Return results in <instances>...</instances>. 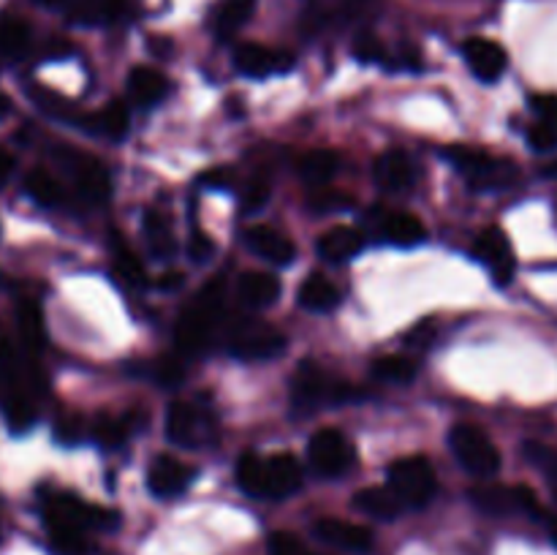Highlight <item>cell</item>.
I'll return each mask as SVG.
<instances>
[{"label": "cell", "instance_id": "obj_1", "mask_svg": "<svg viewBox=\"0 0 557 555\" xmlns=\"http://www.w3.org/2000/svg\"><path fill=\"white\" fill-rule=\"evenodd\" d=\"M44 520H47V531L52 533L49 539L58 553L82 555L90 550L87 531L107 528L112 522V515L107 509L74 498V495H54L44 506Z\"/></svg>", "mask_w": 557, "mask_h": 555}, {"label": "cell", "instance_id": "obj_2", "mask_svg": "<svg viewBox=\"0 0 557 555\" xmlns=\"http://www.w3.org/2000/svg\"><path fill=\"white\" fill-rule=\"evenodd\" d=\"M223 308V283L212 281L196 294L194 305L183 310L177 321V346L185 354H196L207 346L210 341V332L215 326L218 316Z\"/></svg>", "mask_w": 557, "mask_h": 555}, {"label": "cell", "instance_id": "obj_3", "mask_svg": "<svg viewBox=\"0 0 557 555\" xmlns=\"http://www.w3.org/2000/svg\"><path fill=\"white\" fill-rule=\"evenodd\" d=\"M386 473H389V490L400 498L403 506L422 509L433 501L438 482H435V471L428 457H400V460L392 462Z\"/></svg>", "mask_w": 557, "mask_h": 555}, {"label": "cell", "instance_id": "obj_4", "mask_svg": "<svg viewBox=\"0 0 557 555\" xmlns=\"http://www.w3.org/2000/svg\"><path fill=\"white\" fill-rule=\"evenodd\" d=\"M449 161L466 174L468 185L476 190H500L517 180L515 163L484 150H473V147H455L449 150Z\"/></svg>", "mask_w": 557, "mask_h": 555}, {"label": "cell", "instance_id": "obj_5", "mask_svg": "<svg viewBox=\"0 0 557 555\" xmlns=\"http://www.w3.org/2000/svg\"><path fill=\"white\" fill-rule=\"evenodd\" d=\"M451 452H455L457 462L466 468L473 477H493L500 471V452L498 446L490 441V435L484 433L476 424H455L449 433Z\"/></svg>", "mask_w": 557, "mask_h": 555}, {"label": "cell", "instance_id": "obj_6", "mask_svg": "<svg viewBox=\"0 0 557 555\" xmlns=\"http://www.w3.org/2000/svg\"><path fill=\"white\" fill-rule=\"evenodd\" d=\"M308 460L321 477H341L354 466V444L335 428L319 430L308 444Z\"/></svg>", "mask_w": 557, "mask_h": 555}, {"label": "cell", "instance_id": "obj_7", "mask_svg": "<svg viewBox=\"0 0 557 555\" xmlns=\"http://www.w3.org/2000/svg\"><path fill=\"white\" fill-rule=\"evenodd\" d=\"M166 435L172 444L185 446V449H194V446L210 444L212 435H215V424H212L210 414L199 411L190 403H172L166 414Z\"/></svg>", "mask_w": 557, "mask_h": 555}, {"label": "cell", "instance_id": "obj_8", "mask_svg": "<svg viewBox=\"0 0 557 555\" xmlns=\"http://www.w3.org/2000/svg\"><path fill=\"white\" fill-rule=\"evenodd\" d=\"M294 400L302 403V406H315V403H337L346 400L351 395L346 381L335 379L326 370L315 368L313 362L302 365L294 375V386H292Z\"/></svg>", "mask_w": 557, "mask_h": 555}, {"label": "cell", "instance_id": "obj_9", "mask_svg": "<svg viewBox=\"0 0 557 555\" xmlns=\"http://www.w3.org/2000/svg\"><path fill=\"white\" fill-rule=\"evenodd\" d=\"M471 501L487 515H511V511H531L539 515L542 506H539L536 493L525 484H517V488H506V484H482V488L471 490Z\"/></svg>", "mask_w": 557, "mask_h": 555}, {"label": "cell", "instance_id": "obj_10", "mask_svg": "<svg viewBox=\"0 0 557 555\" xmlns=\"http://www.w3.org/2000/svg\"><path fill=\"white\" fill-rule=\"evenodd\" d=\"M286 348V337L283 332L272 330L267 324H239L232 332V354L245 359V362H261V359H272Z\"/></svg>", "mask_w": 557, "mask_h": 555}, {"label": "cell", "instance_id": "obj_11", "mask_svg": "<svg viewBox=\"0 0 557 555\" xmlns=\"http://www.w3.org/2000/svg\"><path fill=\"white\" fill-rule=\"evenodd\" d=\"M476 256L490 267V272H493L498 286H506V283L515 278V270H517L515 250H511L509 237H506L498 226L484 229V234L476 243Z\"/></svg>", "mask_w": 557, "mask_h": 555}, {"label": "cell", "instance_id": "obj_12", "mask_svg": "<svg viewBox=\"0 0 557 555\" xmlns=\"http://www.w3.org/2000/svg\"><path fill=\"white\" fill-rule=\"evenodd\" d=\"M196 471L190 466H185L183 460L172 455H158L150 462V471H147V488L158 498H174V495L185 493L190 482H194Z\"/></svg>", "mask_w": 557, "mask_h": 555}, {"label": "cell", "instance_id": "obj_13", "mask_svg": "<svg viewBox=\"0 0 557 555\" xmlns=\"http://www.w3.org/2000/svg\"><path fill=\"white\" fill-rule=\"evenodd\" d=\"M462 54H466L468 69L473 71V76L482 82H498L504 76L509 58H506V49L500 44L490 41V38H468L462 44Z\"/></svg>", "mask_w": 557, "mask_h": 555}, {"label": "cell", "instance_id": "obj_14", "mask_svg": "<svg viewBox=\"0 0 557 555\" xmlns=\"http://www.w3.org/2000/svg\"><path fill=\"white\" fill-rule=\"evenodd\" d=\"M313 533L321 542L332 544L337 550H348V553H368L373 547V533H370V528L348 520H337V517H321L313 526Z\"/></svg>", "mask_w": 557, "mask_h": 555}, {"label": "cell", "instance_id": "obj_15", "mask_svg": "<svg viewBox=\"0 0 557 555\" xmlns=\"http://www.w3.org/2000/svg\"><path fill=\"white\" fill-rule=\"evenodd\" d=\"M234 63L237 69L243 71L245 76H272V74H283L294 65V58L288 52H281V49H270L261 47V44H243L234 54Z\"/></svg>", "mask_w": 557, "mask_h": 555}, {"label": "cell", "instance_id": "obj_16", "mask_svg": "<svg viewBox=\"0 0 557 555\" xmlns=\"http://www.w3.org/2000/svg\"><path fill=\"white\" fill-rule=\"evenodd\" d=\"M302 484V466L294 455L281 452L267 457V498H286Z\"/></svg>", "mask_w": 557, "mask_h": 555}, {"label": "cell", "instance_id": "obj_17", "mask_svg": "<svg viewBox=\"0 0 557 555\" xmlns=\"http://www.w3.org/2000/svg\"><path fill=\"white\" fill-rule=\"evenodd\" d=\"M71 174H74V183H76V190H79V196L90 201V205H98V201H103L109 196V174L96 158L74 156Z\"/></svg>", "mask_w": 557, "mask_h": 555}, {"label": "cell", "instance_id": "obj_18", "mask_svg": "<svg viewBox=\"0 0 557 555\" xmlns=\"http://www.w3.org/2000/svg\"><path fill=\"white\" fill-rule=\"evenodd\" d=\"M248 245L261 256V259L270 261V264H292L294 256H297V248H294L292 239L270 226L250 229Z\"/></svg>", "mask_w": 557, "mask_h": 555}, {"label": "cell", "instance_id": "obj_19", "mask_svg": "<svg viewBox=\"0 0 557 555\" xmlns=\"http://www.w3.org/2000/svg\"><path fill=\"white\" fill-rule=\"evenodd\" d=\"M417 172H413V163L408 161L406 152L392 150L375 161V183L386 190H406L411 188Z\"/></svg>", "mask_w": 557, "mask_h": 555}, {"label": "cell", "instance_id": "obj_20", "mask_svg": "<svg viewBox=\"0 0 557 555\" xmlns=\"http://www.w3.org/2000/svg\"><path fill=\"white\" fill-rule=\"evenodd\" d=\"M128 90L131 98L141 107H152V103L161 101L169 90V82L161 71L150 69V65H136L128 76Z\"/></svg>", "mask_w": 557, "mask_h": 555}, {"label": "cell", "instance_id": "obj_21", "mask_svg": "<svg viewBox=\"0 0 557 555\" xmlns=\"http://www.w3.org/2000/svg\"><path fill=\"white\" fill-rule=\"evenodd\" d=\"M299 305L313 310V313H326V310L341 305V292H337V286L330 278L313 272V275L305 278V283L299 286Z\"/></svg>", "mask_w": 557, "mask_h": 555}, {"label": "cell", "instance_id": "obj_22", "mask_svg": "<svg viewBox=\"0 0 557 555\" xmlns=\"http://www.w3.org/2000/svg\"><path fill=\"white\" fill-rule=\"evenodd\" d=\"M359 248H362V234L351 226L330 229V232L321 234L319 239V254L324 256L326 261H335V264L354 259V256L359 254Z\"/></svg>", "mask_w": 557, "mask_h": 555}, {"label": "cell", "instance_id": "obj_23", "mask_svg": "<svg viewBox=\"0 0 557 555\" xmlns=\"http://www.w3.org/2000/svg\"><path fill=\"white\" fill-rule=\"evenodd\" d=\"M239 297L250 308H270L281 297V281L275 275H270V272H245L239 278Z\"/></svg>", "mask_w": 557, "mask_h": 555}, {"label": "cell", "instance_id": "obj_24", "mask_svg": "<svg viewBox=\"0 0 557 555\" xmlns=\"http://www.w3.org/2000/svg\"><path fill=\"white\" fill-rule=\"evenodd\" d=\"M237 488L250 498H267V457L245 452L237 460Z\"/></svg>", "mask_w": 557, "mask_h": 555}, {"label": "cell", "instance_id": "obj_25", "mask_svg": "<svg viewBox=\"0 0 557 555\" xmlns=\"http://www.w3.org/2000/svg\"><path fill=\"white\" fill-rule=\"evenodd\" d=\"M357 509H362L364 515L375 517V520H395L403 511L400 498L392 493L389 488H364L359 490L357 498H354Z\"/></svg>", "mask_w": 557, "mask_h": 555}, {"label": "cell", "instance_id": "obj_26", "mask_svg": "<svg viewBox=\"0 0 557 555\" xmlns=\"http://www.w3.org/2000/svg\"><path fill=\"white\" fill-rule=\"evenodd\" d=\"M384 234L389 243L400 245V248H411V245L424 243L428 229H424V223L413 212H395V215L386 218Z\"/></svg>", "mask_w": 557, "mask_h": 555}, {"label": "cell", "instance_id": "obj_27", "mask_svg": "<svg viewBox=\"0 0 557 555\" xmlns=\"http://www.w3.org/2000/svg\"><path fill=\"white\" fill-rule=\"evenodd\" d=\"M256 11V0H221L215 11V30L221 38L234 36L245 22L250 20V14Z\"/></svg>", "mask_w": 557, "mask_h": 555}, {"label": "cell", "instance_id": "obj_28", "mask_svg": "<svg viewBox=\"0 0 557 555\" xmlns=\"http://www.w3.org/2000/svg\"><path fill=\"white\" fill-rule=\"evenodd\" d=\"M63 9L71 20L85 22V25H101L109 22L120 9V0H63Z\"/></svg>", "mask_w": 557, "mask_h": 555}, {"label": "cell", "instance_id": "obj_29", "mask_svg": "<svg viewBox=\"0 0 557 555\" xmlns=\"http://www.w3.org/2000/svg\"><path fill=\"white\" fill-rule=\"evenodd\" d=\"M337 166H341L337 152L313 150L308 152V156H302V161H299V174H302L310 185H324L335 177Z\"/></svg>", "mask_w": 557, "mask_h": 555}, {"label": "cell", "instance_id": "obj_30", "mask_svg": "<svg viewBox=\"0 0 557 555\" xmlns=\"http://www.w3.org/2000/svg\"><path fill=\"white\" fill-rule=\"evenodd\" d=\"M145 239L147 248L156 259H169L174 254V237H172V226L163 215L158 212H147L145 215Z\"/></svg>", "mask_w": 557, "mask_h": 555}, {"label": "cell", "instance_id": "obj_31", "mask_svg": "<svg viewBox=\"0 0 557 555\" xmlns=\"http://www.w3.org/2000/svg\"><path fill=\"white\" fill-rule=\"evenodd\" d=\"M25 190L33 201H38L41 207H54L63 199V190H60V183L44 169H33L25 177Z\"/></svg>", "mask_w": 557, "mask_h": 555}, {"label": "cell", "instance_id": "obj_32", "mask_svg": "<svg viewBox=\"0 0 557 555\" xmlns=\"http://www.w3.org/2000/svg\"><path fill=\"white\" fill-rule=\"evenodd\" d=\"M128 123L131 118L123 101H112L107 109L90 118V125H96L98 134H107L109 139H123L128 134Z\"/></svg>", "mask_w": 557, "mask_h": 555}, {"label": "cell", "instance_id": "obj_33", "mask_svg": "<svg viewBox=\"0 0 557 555\" xmlns=\"http://www.w3.org/2000/svg\"><path fill=\"white\" fill-rule=\"evenodd\" d=\"M16 319H20V335L25 341V346L33 348V351L41 348L44 341H47V330H44V316L38 310V305L22 303Z\"/></svg>", "mask_w": 557, "mask_h": 555}, {"label": "cell", "instance_id": "obj_34", "mask_svg": "<svg viewBox=\"0 0 557 555\" xmlns=\"http://www.w3.org/2000/svg\"><path fill=\"white\" fill-rule=\"evenodd\" d=\"M375 375L381 381H392V384H408L417 375V362L406 354H389V357H381L375 362Z\"/></svg>", "mask_w": 557, "mask_h": 555}, {"label": "cell", "instance_id": "obj_35", "mask_svg": "<svg viewBox=\"0 0 557 555\" xmlns=\"http://www.w3.org/2000/svg\"><path fill=\"white\" fill-rule=\"evenodd\" d=\"M30 44V30H27L25 22L20 20H0V52L9 54V58H20L22 52Z\"/></svg>", "mask_w": 557, "mask_h": 555}, {"label": "cell", "instance_id": "obj_36", "mask_svg": "<svg viewBox=\"0 0 557 555\" xmlns=\"http://www.w3.org/2000/svg\"><path fill=\"white\" fill-rule=\"evenodd\" d=\"M308 3L319 22H341V20H351L354 14H359L364 0H308Z\"/></svg>", "mask_w": 557, "mask_h": 555}, {"label": "cell", "instance_id": "obj_37", "mask_svg": "<svg viewBox=\"0 0 557 555\" xmlns=\"http://www.w3.org/2000/svg\"><path fill=\"white\" fill-rule=\"evenodd\" d=\"M525 457L544 471V477L555 484L557 490V452L549 449V446L536 444V441H528L525 444Z\"/></svg>", "mask_w": 557, "mask_h": 555}, {"label": "cell", "instance_id": "obj_38", "mask_svg": "<svg viewBox=\"0 0 557 555\" xmlns=\"http://www.w3.org/2000/svg\"><path fill=\"white\" fill-rule=\"evenodd\" d=\"M5 419H9V424L16 430V433H22V430L30 428L36 414H33L30 403H27L25 397L11 395L9 400H5Z\"/></svg>", "mask_w": 557, "mask_h": 555}, {"label": "cell", "instance_id": "obj_39", "mask_svg": "<svg viewBox=\"0 0 557 555\" xmlns=\"http://www.w3.org/2000/svg\"><path fill=\"white\" fill-rule=\"evenodd\" d=\"M128 435V422L125 419H112V417H103L98 419L96 424V439L101 441L103 446H120Z\"/></svg>", "mask_w": 557, "mask_h": 555}, {"label": "cell", "instance_id": "obj_40", "mask_svg": "<svg viewBox=\"0 0 557 555\" xmlns=\"http://www.w3.org/2000/svg\"><path fill=\"white\" fill-rule=\"evenodd\" d=\"M267 547H270V555H313L297 536H294V533L288 531L272 533Z\"/></svg>", "mask_w": 557, "mask_h": 555}, {"label": "cell", "instance_id": "obj_41", "mask_svg": "<svg viewBox=\"0 0 557 555\" xmlns=\"http://www.w3.org/2000/svg\"><path fill=\"white\" fill-rule=\"evenodd\" d=\"M117 272L128 283H145V267L139 264V259L125 245H117Z\"/></svg>", "mask_w": 557, "mask_h": 555}, {"label": "cell", "instance_id": "obj_42", "mask_svg": "<svg viewBox=\"0 0 557 555\" xmlns=\"http://www.w3.org/2000/svg\"><path fill=\"white\" fill-rule=\"evenodd\" d=\"M354 54H357V60H362V63H379V60H386V49L381 47L379 38L370 36V33H362V36L354 41Z\"/></svg>", "mask_w": 557, "mask_h": 555}, {"label": "cell", "instance_id": "obj_43", "mask_svg": "<svg viewBox=\"0 0 557 555\" xmlns=\"http://www.w3.org/2000/svg\"><path fill=\"white\" fill-rule=\"evenodd\" d=\"M528 141H531L533 150L539 152L553 150V147H557V128L542 120V123H536L531 131H528Z\"/></svg>", "mask_w": 557, "mask_h": 555}, {"label": "cell", "instance_id": "obj_44", "mask_svg": "<svg viewBox=\"0 0 557 555\" xmlns=\"http://www.w3.org/2000/svg\"><path fill=\"white\" fill-rule=\"evenodd\" d=\"M267 199H270V183H267V180H253V183L248 185V190L243 194V210H261V207L267 205Z\"/></svg>", "mask_w": 557, "mask_h": 555}, {"label": "cell", "instance_id": "obj_45", "mask_svg": "<svg viewBox=\"0 0 557 555\" xmlns=\"http://www.w3.org/2000/svg\"><path fill=\"white\" fill-rule=\"evenodd\" d=\"M351 205V199L343 194H335V190H315V196H310V207L313 210H332V207H346Z\"/></svg>", "mask_w": 557, "mask_h": 555}, {"label": "cell", "instance_id": "obj_46", "mask_svg": "<svg viewBox=\"0 0 557 555\" xmlns=\"http://www.w3.org/2000/svg\"><path fill=\"white\" fill-rule=\"evenodd\" d=\"M406 341L411 343V346H428V343L433 341V326H430V321H422V324L413 326L406 335Z\"/></svg>", "mask_w": 557, "mask_h": 555}, {"label": "cell", "instance_id": "obj_47", "mask_svg": "<svg viewBox=\"0 0 557 555\" xmlns=\"http://www.w3.org/2000/svg\"><path fill=\"white\" fill-rule=\"evenodd\" d=\"M11 169H14V158H11V152L5 147H0V185L9 180Z\"/></svg>", "mask_w": 557, "mask_h": 555}, {"label": "cell", "instance_id": "obj_48", "mask_svg": "<svg viewBox=\"0 0 557 555\" xmlns=\"http://www.w3.org/2000/svg\"><path fill=\"white\" fill-rule=\"evenodd\" d=\"M180 375H183V370H180V365L174 362V359H169V362L161 365V379L163 381H177Z\"/></svg>", "mask_w": 557, "mask_h": 555}, {"label": "cell", "instance_id": "obj_49", "mask_svg": "<svg viewBox=\"0 0 557 555\" xmlns=\"http://www.w3.org/2000/svg\"><path fill=\"white\" fill-rule=\"evenodd\" d=\"M210 250H212V243H210V239H205V237H201V234H196V239H194V256H196V259H207V254H210Z\"/></svg>", "mask_w": 557, "mask_h": 555}, {"label": "cell", "instance_id": "obj_50", "mask_svg": "<svg viewBox=\"0 0 557 555\" xmlns=\"http://www.w3.org/2000/svg\"><path fill=\"white\" fill-rule=\"evenodd\" d=\"M180 283H183V275H180V272H172V275H163L161 286L169 288V286H180Z\"/></svg>", "mask_w": 557, "mask_h": 555}, {"label": "cell", "instance_id": "obj_51", "mask_svg": "<svg viewBox=\"0 0 557 555\" xmlns=\"http://www.w3.org/2000/svg\"><path fill=\"white\" fill-rule=\"evenodd\" d=\"M9 112H11V101L3 96V92H0V120H3Z\"/></svg>", "mask_w": 557, "mask_h": 555}, {"label": "cell", "instance_id": "obj_52", "mask_svg": "<svg viewBox=\"0 0 557 555\" xmlns=\"http://www.w3.org/2000/svg\"><path fill=\"white\" fill-rule=\"evenodd\" d=\"M544 174H547V177H557V163H549L547 172H544Z\"/></svg>", "mask_w": 557, "mask_h": 555}, {"label": "cell", "instance_id": "obj_53", "mask_svg": "<svg viewBox=\"0 0 557 555\" xmlns=\"http://www.w3.org/2000/svg\"><path fill=\"white\" fill-rule=\"evenodd\" d=\"M38 3H47V5H63V0H38Z\"/></svg>", "mask_w": 557, "mask_h": 555}, {"label": "cell", "instance_id": "obj_54", "mask_svg": "<svg viewBox=\"0 0 557 555\" xmlns=\"http://www.w3.org/2000/svg\"><path fill=\"white\" fill-rule=\"evenodd\" d=\"M553 542L557 544V520L553 522Z\"/></svg>", "mask_w": 557, "mask_h": 555}]
</instances>
